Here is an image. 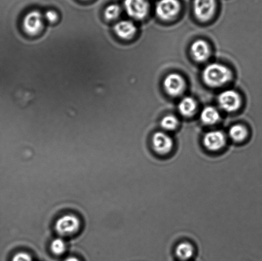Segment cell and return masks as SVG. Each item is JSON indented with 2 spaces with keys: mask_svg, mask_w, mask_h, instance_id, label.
<instances>
[{
  "mask_svg": "<svg viewBox=\"0 0 262 261\" xmlns=\"http://www.w3.org/2000/svg\"><path fill=\"white\" fill-rule=\"evenodd\" d=\"M232 78V73L227 66L219 63L208 65L203 73L205 83L211 87L224 85Z\"/></svg>",
  "mask_w": 262,
  "mask_h": 261,
  "instance_id": "obj_1",
  "label": "cell"
},
{
  "mask_svg": "<svg viewBox=\"0 0 262 261\" xmlns=\"http://www.w3.org/2000/svg\"><path fill=\"white\" fill-rule=\"evenodd\" d=\"M81 226V222L78 217L74 214H67L57 220L55 229L60 236H69L76 234Z\"/></svg>",
  "mask_w": 262,
  "mask_h": 261,
  "instance_id": "obj_2",
  "label": "cell"
},
{
  "mask_svg": "<svg viewBox=\"0 0 262 261\" xmlns=\"http://www.w3.org/2000/svg\"><path fill=\"white\" fill-rule=\"evenodd\" d=\"M43 17L42 14L37 10H33L25 15L23 20V28L28 35H38L43 27Z\"/></svg>",
  "mask_w": 262,
  "mask_h": 261,
  "instance_id": "obj_3",
  "label": "cell"
},
{
  "mask_svg": "<svg viewBox=\"0 0 262 261\" xmlns=\"http://www.w3.org/2000/svg\"><path fill=\"white\" fill-rule=\"evenodd\" d=\"M181 4L178 0H160L156 5L157 15L161 19L169 20L178 15Z\"/></svg>",
  "mask_w": 262,
  "mask_h": 261,
  "instance_id": "obj_4",
  "label": "cell"
},
{
  "mask_svg": "<svg viewBox=\"0 0 262 261\" xmlns=\"http://www.w3.org/2000/svg\"><path fill=\"white\" fill-rule=\"evenodd\" d=\"M124 7L127 14L137 20L144 19L149 10L147 0H125Z\"/></svg>",
  "mask_w": 262,
  "mask_h": 261,
  "instance_id": "obj_5",
  "label": "cell"
},
{
  "mask_svg": "<svg viewBox=\"0 0 262 261\" xmlns=\"http://www.w3.org/2000/svg\"><path fill=\"white\" fill-rule=\"evenodd\" d=\"M216 7L215 0H194V12L202 21H207L214 15Z\"/></svg>",
  "mask_w": 262,
  "mask_h": 261,
  "instance_id": "obj_6",
  "label": "cell"
},
{
  "mask_svg": "<svg viewBox=\"0 0 262 261\" xmlns=\"http://www.w3.org/2000/svg\"><path fill=\"white\" fill-rule=\"evenodd\" d=\"M152 147L155 152L161 155H165L171 152L173 148V141L165 133L158 132L153 135Z\"/></svg>",
  "mask_w": 262,
  "mask_h": 261,
  "instance_id": "obj_7",
  "label": "cell"
},
{
  "mask_svg": "<svg viewBox=\"0 0 262 261\" xmlns=\"http://www.w3.org/2000/svg\"><path fill=\"white\" fill-rule=\"evenodd\" d=\"M218 103L225 111L233 112L239 108L241 104V97L235 91H225L218 97Z\"/></svg>",
  "mask_w": 262,
  "mask_h": 261,
  "instance_id": "obj_8",
  "label": "cell"
},
{
  "mask_svg": "<svg viewBox=\"0 0 262 261\" xmlns=\"http://www.w3.org/2000/svg\"><path fill=\"white\" fill-rule=\"evenodd\" d=\"M164 88L171 96H178L183 93L185 81L179 74H171L164 79Z\"/></svg>",
  "mask_w": 262,
  "mask_h": 261,
  "instance_id": "obj_9",
  "label": "cell"
},
{
  "mask_svg": "<svg viewBox=\"0 0 262 261\" xmlns=\"http://www.w3.org/2000/svg\"><path fill=\"white\" fill-rule=\"evenodd\" d=\"M204 145L210 152H217L226 145V137L221 131H212L207 133L203 139Z\"/></svg>",
  "mask_w": 262,
  "mask_h": 261,
  "instance_id": "obj_10",
  "label": "cell"
},
{
  "mask_svg": "<svg viewBox=\"0 0 262 261\" xmlns=\"http://www.w3.org/2000/svg\"><path fill=\"white\" fill-rule=\"evenodd\" d=\"M114 31L119 38L124 40H129L135 35L136 28L133 22L124 20L117 23L115 26Z\"/></svg>",
  "mask_w": 262,
  "mask_h": 261,
  "instance_id": "obj_11",
  "label": "cell"
},
{
  "mask_svg": "<svg viewBox=\"0 0 262 261\" xmlns=\"http://www.w3.org/2000/svg\"><path fill=\"white\" fill-rule=\"evenodd\" d=\"M191 53L195 60L202 62L209 57V46L204 40H196L191 45Z\"/></svg>",
  "mask_w": 262,
  "mask_h": 261,
  "instance_id": "obj_12",
  "label": "cell"
},
{
  "mask_svg": "<svg viewBox=\"0 0 262 261\" xmlns=\"http://www.w3.org/2000/svg\"><path fill=\"white\" fill-rule=\"evenodd\" d=\"M194 248L188 242H182L176 247V254L182 261L191 259L194 254Z\"/></svg>",
  "mask_w": 262,
  "mask_h": 261,
  "instance_id": "obj_13",
  "label": "cell"
},
{
  "mask_svg": "<svg viewBox=\"0 0 262 261\" xmlns=\"http://www.w3.org/2000/svg\"><path fill=\"white\" fill-rule=\"evenodd\" d=\"M196 109V102L191 97H186L182 99L179 105V111L184 116H191Z\"/></svg>",
  "mask_w": 262,
  "mask_h": 261,
  "instance_id": "obj_14",
  "label": "cell"
},
{
  "mask_svg": "<svg viewBox=\"0 0 262 261\" xmlns=\"http://www.w3.org/2000/svg\"><path fill=\"white\" fill-rule=\"evenodd\" d=\"M201 120L206 125L216 124L220 120L219 112L214 107L210 106L205 107L202 112Z\"/></svg>",
  "mask_w": 262,
  "mask_h": 261,
  "instance_id": "obj_15",
  "label": "cell"
},
{
  "mask_svg": "<svg viewBox=\"0 0 262 261\" xmlns=\"http://www.w3.org/2000/svg\"><path fill=\"white\" fill-rule=\"evenodd\" d=\"M229 135L231 139L235 143H241L246 139L248 135V131L243 125H233L229 130Z\"/></svg>",
  "mask_w": 262,
  "mask_h": 261,
  "instance_id": "obj_16",
  "label": "cell"
},
{
  "mask_svg": "<svg viewBox=\"0 0 262 261\" xmlns=\"http://www.w3.org/2000/svg\"><path fill=\"white\" fill-rule=\"evenodd\" d=\"M51 251L56 255H61L66 252L67 244L61 238L53 240L51 245Z\"/></svg>",
  "mask_w": 262,
  "mask_h": 261,
  "instance_id": "obj_17",
  "label": "cell"
},
{
  "mask_svg": "<svg viewBox=\"0 0 262 261\" xmlns=\"http://www.w3.org/2000/svg\"><path fill=\"white\" fill-rule=\"evenodd\" d=\"M121 13V9L117 4L109 5L105 10L104 16L108 20H114L120 16Z\"/></svg>",
  "mask_w": 262,
  "mask_h": 261,
  "instance_id": "obj_18",
  "label": "cell"
},
{
  "mask_svg": "<svg viewBox=\"0 0 262 261\" xmlns=\"http://www.w3.org/2000/svg\"><path fill=\"white\" fill-rule=\"evenodd\" d=\"M178 120L172 115L166 116L162 119L161 122V127L166 130H173L178 126Z\"/></svg>",
  "mask_w": 262,
  "mask_h": 261,
  "instance_id": "obj_19",
  "label": "cell"
},
{
  "mask_svg": "<svg viewBox=\"0 0 262 261\" xmlns=\"http://www.w3.org/2000/svg\"><path fill=\"white\" fill-rule=\"evenodd\" d=\"M12 261H33L32 257L25 252L17 253L12 257Z\"/></svg>",
  "mask_w": 262,
  "mask_h": 261,
  "instance_id": "obj_20",
  "label": "cell"
},
{
  "mask_svg": "<svg viewBox=\"0 0 262 261\" xmlns=\"http://www.w3.org/2000/svg\"><path fill=\"white\" fill-rule=\"evenodd\" d=\"M45 17V19H46L48 22L54 23L58 20V15L57 12H55V10H50L46 12L45 17Z\"/></svg>",
  "mask_w": 262,
  "mask_h": 261,
  "instance_id": "obj_21",
  "label": "cell"
},
{
  "mask_svg": "<svg viewBox=\"0 0 262 261\" xmlns=\"http://www.w3.org/2000/svg\"><path fill=\"white\" fill-rule=\"evenodd\" d=\"M64 261H81L78 259V258H77L76 257H69L66 259Z\"/></svg>",
  "mask_w": 262,
  "mask_h": 261,
  "instance_id": "obj_22",
  "label": "cell"
}]
</instances>
